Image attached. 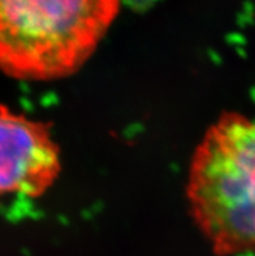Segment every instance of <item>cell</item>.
<instances>
[{
	"instance_id": "obj_3",
	"label": "cell",
	"mask_w": 255,
	"mask_h": 256,
	"mask_svg": "<svg viewBox=\"0 0 255 256\" xmlns=\"http://www.w3.org/2000/svg\"><path fill=\"white\" fill-rule=\"evenodd\" d=\"M60 172V150L49 125L0 106V200L39 198Z\"/></svg>"
},
{
	"instance_id": "obj_1",
	"label": "cell",
	"mask_w": 255,
	"mask_h": 256,
	"mask_svg": "<svg viewBox=\"0 0 255 256\" xmlns=\"http://www.w3.org/2000/svg\"><path fill=\"white\" fill-rule=\"evenodd\" d=\"M186 198L216 255L255 254V118L228 112L212 124L191 156Z\"/></svg>"
},
{
	"instance_id": "obj_2",
	"label": "cell",
	"mask_w": 255,
	"mask_h": 256,
	"mask_svg": "<svg viewBox=\"0 0 255 256\" xmlns=\"http://www.w3.org/2000/svg\"><path fill=\"white\" fill-rule=\"evenodd\" d=\"M121 0H0V72L21 81L71 76L90 58Z\"/></svg>"
}]
</instances>
